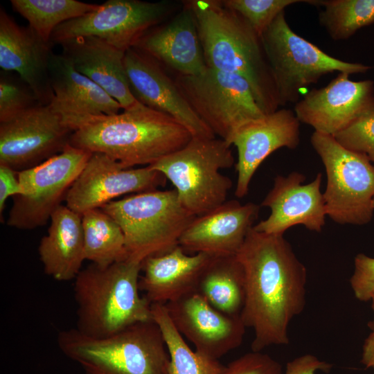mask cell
<instances>
[{
    "label": "cell",
    "instance_id": "23",
    "mask_svg": "<svg viewBox=\"0 0 374 374\" xmlns=\"http://www.w3.org/2000/svg\"><path fill=\"white\" fill-rule=\"evenodd\" d=\"M62 55L80 73L104 89L124 110L143 104L133 96L127 76L125 52L94 36H82L62 41Z\"/></svg>",
    "mask_w": 374,
    "mask_h": 374
},
{
    "label": "cell",
    "instance_id": "41",
    "mask_svg": "<svg viewBox=\"0 0 374 374\" xmlns=\"http://www.w3.org/2000/svg\"><path fill=\"white\" fill-rule=\"evenodd\" d=\"M373 208H374V199L373 201Z\"/></svg>",
    "mask_w": 374,
    "mask_h": 374
},
{
    "label": "cell",
    "instance_id": "12",
    "mask_svg": "<svg viewBox=\"0 0 374 374\" xmlns=\"http://www.w3.org/2000/svg\"><path fill=\"white\" fill-rule=\"evenodd\" d=\"M171 10L166 1L108 0L95 10L58 26L50 42L53 45L77 37L94 36L126 52Z\"/></svg>",
    "mask_w": 374,
    "mask_h": 374
},
{
    "label": "cell",
    "instance_id": "27",
    "mask_svg": "<svg viewBox=\"0 0 374 374\" xmlns=\"http://www.w3.org/2000/svg\"><path fill=\"white\" fill-rule=\"evenodd\" d=\"M196 292L217 310L240 316L245 299V279L236 256L213 257L202 274Z\"/></svg>",
    "mask_w": 374,
    "mask_h": 374
},
{
    "label": "cell",
    "instance_id": "22",
    "mask_svg": "<svg viewBox=\"0 0 374 374\" xmlns=\"http://www.w3.org/2000/svg\"><path fill=\"white\" fill-rule=\"evenodd\" d=\"M52 46L30 26L18 25L0 9V66L16 72L40 105H49L53 97L48 69Z\"/></svg>",
    "mask_w": 374,
    "mask_h": 374
},
{
    "label": "cell",
    "instance_id": "17",
    "mask_svg": "<svg viewBox=\"0 0 374 374\" xmlns=\"http://www.w3.org/2000/svg\"><path fill=\"white\" fill-rule=\"evenodd\" d=\"M322 177L319 172L311 182L303 184L306 178L301 172L277 175L261 203V206L270 209V214L254 225L253 229L267 234L283 235L290 227L303 225L310 231L321 232L327 215L321 191Z\"/></svg>",
    "mask_w": 374,
    "mask_h": 374
},
{
    "label": "cell",
    "instance_id": "3",
    "mask_svg": "<svg viewBox=\"0 0 374 374\" xmlns=\"http://www.w3.org/2000/svg\"><path fill=\"white\" fill-rule=\"evenodd\" d=\"M190 132L171 116L143 105L103 116L73 132L69 144L101 152L125 168L149 166L184 147Z\"/></svg>",
    "mask_w": 374,
    "mask_h": 374
},
{
    "label": "cell",
    "instance_id": "13",
    "mask_svg": "<svg viewBox=\"0 0 374 374\" xmlns=\"http://www.w3.org/2000/svg\"><path fill=\"white\" fill-rule=\"evenodd\" d=\"M73 131L51 105H39L0 123V165L19 172L60 153Z\"/></svg>",
    "mask_w": 374,
    "mask_h": 374
},
{
    "label": "cell",
    "instance_id": "42",
    "mask_svg": "<svg viewBox=\"0 0 374 374\" xmlns=\"http://www.w3.org/2000/svg\"></svg>",
    "mask_w": 374,
    "mask_h": 374
},
{
    "label": "cell",
    "instance_id": "21",
    "mask_svg": "<svg viewBox=\"0 0 374 374\" xmlns=\"http://www.w3.org/2000/svg\"><path fill=\"white\" fill-rule=\"evenodd\" d=\"M260 206L253 202L226 201L196 217L181 236L179 245L188 253L213 257L235 256L258 218Z\"/></svg>",
    "mask_w": 374,
    "mask_h": 374
},
{
    "label": "cell",
    "instance_id": "19",
    "mask_svg": "<svg viewBox=\"0 0 374 374\" xmlns=\"http://www.w3.org/2000/svg\"><path fill=\"white\" fill-rule=\"evenodd\" d=\"M299 143L300 121L289 109H278L242 125L231 140L238 151L235 195L242 198L248 193L254 173L268 156L282 148L295 149Z\"/></svg>",
    "mask_w": 374,
    "mask_h": 374
},
{
    "label": "cell",
    "instance_id": "10",
    "mask_svg": "<svg viewBox=\"0 0 374 374\" xmlns=\"http://www.w3.org/2000/svg\"><path fill=\"white\" fill-rule=\"evenodd\" d=\"M175 83L213 133L231 145L234 134L242 125L265 115L249 84L239 75L206 66L196 75H179Z\"/></svg>",
    "mask_w": 374,
    "mask_h": 374
},
{
    "label": "cell",
    "instance_id": "40",
    "mask_svg": "<svg viewBox=\"0 0 374 374\" xmlns=\"http://www.w3.org/2000/svg\"><path fill=\"white\" fill-rule=\"evenodd\" d=\"M371 300L372 301L371 307H372V309H373V313H374V295L373 296V297L371 298ZM373 326H374V318H373V321L370 324V327H371Z\"/></svg>",
    "mask_w": 374,
    "mask_h": 374
},
{
    "label": "cell",
    "instance_id": "11",
    "mask_svg": "<svg viewBox=\"0 0 374 374\" xmlns=\"http://www.w3.org/2000/svg\"><path fill=\"white\" fill-rule=\"evenodd\" d=\"M91 154L69 144L60 153L19 172L22 193L13 197L7 225L24 230L45 225Z\"/></svg>",
    "mask_w": 374,
    "mask_h": 374
},
{
    "label": "cell",
    "instance_id": "14",
    "mask_svg": "<svg viewBox=\"0 0 374 374\" xmlns=\"http://www.w3.org/2000/svg\"><path fill=\"white\" fill-rule=\"evenodd\" d=\"M166 180L162 173L149 166L125 168L104 153L92 152L68 190L66 206L82 215L123 195L158 190L166 185Z\"/></svg>",
    "mask_w": 374,
    "mask_h": 374
},
{
    "label": "cell",
    "instance_id": "38",
    "mask_svg": "<svg viewBox=\"0 0 374 374\" xmlns=\"http://www.w3.org/2000/svg\"><path fill=\"white\" fill-rule=\"evenodd\" d=\"M22 193L18 178V172L12 168L0 165V215L5 209L6 201L9 197H15Z\"/></svg>",
    "mask_w": 374,
    "mask_h": 374
},
{
    "label": "cell",
    "instance_id": "25",
    "mask_svg": "<svg viewBox=\"0 0 374 374\" xmlns=\"http://www.w3.org/2000/svg\"><path fill=\"white\" fill-rule=\"evenodd\" d=\"M134 47L181 75H196L206 67L195 16L186 5L168 24L148 32Z\"/></svg>",
    "mask_w": 374,
    "mask_h": 374
},
{
    "label": "cell",
    "instance_id": "6",
    "mask_svg": "<svg viewBox=\"0 0 374 374\" xmlns=\"http://www.w3.org/2000/svg\"><path fill=\"white\" fill-rule=\"evenodd\" d=\"M101 208L121 226L128 258H145L170 251L196 217L180 203L175 189L132 194Z\"/></svg>",
    "mask_w": 374,
    "mask_h": 374
},
{
    "label": "cell",
    "instance_id": "8",
    "mask_svg": "<svg viewBox=\"0 0 374 374\" xmlns=\"http://www.w3.org/2000/svg\"><path fill=\"white\" fill-rule=\"evenodd\" d=\"M260 39L280 106L296 104L302 89L328 73H363L372 68L332 57L301 37L290 27L285 11L261 34Z\"/></svg>",
    "mask_w": 374,
    "mask_h": 374
},
{
    "label": "cell",
    "instance_id": "37",
    "mask_svg": "<svg viewBox=\"0 0 374 374\" xmlns=\"http://www.w3.org/2000/svg\"><path fill=\"white\" fill-rule=\"evenodd\" d=\"M332 364L320 360L315 355L305 354L288 362L283 374H315L318 371L328 373Z\"/></svg>",
    "mask_w": 374,
    "mask_h": 374
},
{
    "label": "cell",
    "instance_id": "32",
    "mask_svg": "<svg viewBox=\"0 0 374 374\" xmlns=\"http://www.w3.org/2000/svg\"><path fill=\"white\" fill-rule=\"evenodd\" d=\"M222 3L242 17L260 37L285 8L308 0H223Z\"/></svg>",
    "mask_w": 374,
    "mask_h": 374
},
{
    "label": "cell",
    "instance_id": "4",
    "mask_svg": "<svg viewBox=\"0 0 374 374\" xmlns=\"http://www.w3.org/2000/svg\"><path fill=\"white\" fill-rule=\"evenodd\" d=\"M141 262L126 259L107 267L91 263L73 280L76 329L93 337L152 321V303L139 289Z\"/></svg>",
    "mask_w": 374,
    "mask_h": 374
},
{
    "label": "cell",
    "instance_id": "31",
    "mask_svg": "<svg viewBox=\"0 0 374 374\" xmlns=\"http://www.w3.org/2000/svg\"><path fill=\"white\" fill-rule=\"evenodd\" d=\"M307 3L323 8L319 24L336 41L347 39L374 24V0H308Z\"/></svg>",
    "mask_w": 374,
    "mask_h": 374
},
{
    "label": "cell",
    "instance_id": "16",
    "mask_svg": "<svg viewBox=\"0 0 374 374\" xmlns=\"http://www.w3.org/2000/svg\"><path fill=\"white\" fill-rule=\"evenodd\" d=\"M164 305L178 332L203 356L219 361L242 343L247 328L240 316L217 310L197 292Z\"/></svg>",
    "mask_w": 374,
    "mask_h": 374
},
{
    "label": "cell",
    "instance_id": "28",
    "mask_svg": "<svg viewBox=\"0 0 374 374\" xmlns=\"http://www.w3.org/2000/svg\"><path fill=\"white\" fill-rule=\"evenodd\" d=\"M85 260L107 267L128 259L121 226L101 208L82 215Z\"/></svg>",
    "mask_w": 374,
    "mask_h": 374
},
{
    "label": "cell",
    "instance_id": "7",
    "mask_svg": "<svg viewBox=\"0 0 374 374\" xmlns=\"http://www.w3.org/2000/svg\"><path fill=\"white\" fill-rule=\"evenodd\" d=\"M231 147L220 138L192 136L184 147L149 166L170 180L181 205L199 216L226 201L233 183L220 170L235 163Z\"/></svg>",
    "mask_w": 374,
    "mask_h": 374
},
{
    "label": "cell",
    "instance_id": "39",
    "mask_svg": "<svg viewBox=\"0 0 374 374\" xmlns=\"http://www.w3.org/2000/svg\"><path fill=\"white\" fill-rule=\"evenodd\" d=\"M371 328L372 332L364 341L361 358V363L366 368H374V326Z\"/></svg>",
    "mask_w": 374,
    "mask_h": 374
},
{
    "label": "cell",
    "instance_id": "35",
    "mask_svg": "<svg viewBox=\"0 0 374 374\" xmlns=\"http://www.w3.org/2000/svg\"><path fill=\"white\" fill-rule=\"evenodd\" d=\"M280 364L270 355L251 351L224 365L219 374H283Z\"/></svg>",
    "mask_w": 374,
    "mask_h": 374
},
{
    "label": "cell",
    "instance_id": "30",
    "mask_svg": "<svg viewBox=\"0 0 374 374\" xmlns=\"http://www.w3.org/2000/svg\"><path fill=\"white\" fill-rule=\"evenodd\" d=\"M13 10L28 22L43 40L50 42L54 30L60 24L95 10L97 4L76 0H11Z\"/></svg>",
    "mask_w": 374,
    "mask_h": 374
},
{
    "label": "cell",
    "instance_id": "18",
    "mask_svg": "<svg viewBox=\"0 0 374 374\" xmlns=\"http://www.w3.org/2000/svg\"><path fill=\"white\" fill-rule=\"evenodd\" d=\"M124 64L130 90L140 103L171 116L192 136L215 137L154 59L132 47L125 52Z\"/></svg>",
    "mask_w": 374,
    "mask_h": 374
},
{
    "label": "cell",
    "instance_id": "2",
    "mask_svg": "<svg viewBox=\"0 0 374 374\" xmlns=\"http://www.w3.org/2000/svg\"><path fill=\"white\" fill-rule=\"evenodd\" d=\"M184 4L195 16L206 66L244 78L265 114L278 109L260 37L247 21L222 1L192 0Z\"/></svg>",
    "mask_w": 374,
    "mask_h": 374
},
{
    "label": "cell",
    "instance_id": "26",
    "mask_svg": "<svg viewBox=\"0 0 374 374\" xmlns=\"http://www.w3.org/2000/svg\"><path fill=\"white\" fill-rule=\"evenodd\" d=\"M44 273L57 281L74 280L85 260L82 215L60 206L38 247Z\"/></svg>",
    "mask_w": 374,
    "mask_h": 374
},
{
    "label": "cell",
    "instance_id": "29",
    "mask_svg": "<svg viewBox=\"0 0 374 374\" xmlns=\"http://www.w3.org/2000/svg\"><path fill=\"white\" fill-rule=\"evenodd\" d=\"M153 321L159 326L169 355L168 374H219L224 367L218 360L193 350L172 323L164 304H152Z\"/></svg>",
    "mask_w": 374,
    "mask_h": 374
},
{
    "label": "cell",
    "instance_id": "9",
    "mask_svg": "<svg viewBox=\"0 0 374 374\" xmlns=\"http://www.w3.org/2000/svg\"><path fill=\"white\" fill-rule=\"evenodd\" d=\"M310 142L326 170L327 215L340 224L365 225L373 215L374 165L341 146L333 136L314 132Z\"/></svg>",
    "mask_w": 374,
    "mask_h": 374
},
{
    "label": "cell",
    "instance_id": "20",
    "mask_svg": "<svg viewBox=\"0 0 374 374\" xmlns=\"http://www.w3.org/2000/svg\"><path fill=\"white\" fill-rule=\"evenodd\" d=\"M48 69L53 92L50 105L73 132L96 118L118 114L122 109L62 54L51 53Z\"/></svg>",
    "mask_w": 374,
    "mask_h": 374
},
{
    "label": "cell",
    "instance_id": "15",
    "mask_svg": "<svg viewBox=\"0 0 374 374\" xmlns=\"http://www.w3.org/2000/svg\"><path fill=\"white\" fill-rule=\"evenodd\" d=\"M339 73L328 84L313 89L294 105L300 123L334 136L359 118L374 112V82L353 81Z\"/></svg>",
    "mask_w": 374,
    "mask_h": 374
},
{
    "label": "cell",
    "instance_id": "34",
    "mask_svg": "<svg viewBox=\"0 0 374 374\" xmlns=\"http://www.w3.org/2000/svg\"><path fill=\"white\" fill-rule=\"evenodd\" d=\"M333 136L341 146L365 155L374 165V112L359 118Z\"/></svg>",
    "mask_w": 374,
    "mask_h": 374
},
{
    "label": "cell",
    "instance_id": "1",
    "mask_svg": "<svg viewBox=\"0 0 374 374\" xmlns=\"http://www.w3.org/2000/svg\"><path fill=\"white\" fill-rule=\"evenodd\" d=\"M244 274L240 318L253 331L251 350L290 343L289 326L306 305L307 269L283 235L252 227L235 255Z\"/></svg>",
    "mask_w": 374,
    "mask_h": 374
},
{
    "label": "cell",
    "instance_id": "24",
    "mask_svg": "<svg viewBox=\"0 0 374 374\" xmlns=\"http://www.w3.org/2000/svg\"><path fill=\"white\" fill-rule=\"evenodd\" d=\"M213 256L189 254L179 244L141 262L139 289L152 303L166 304L196 292L202 274Z\"/></svg>",
    "mask_w": 374,
    "mask_h": 374
},
{
    "label": "cell",
    "instance_id": "5",
    "mask_svg": "<svg viewBox=\"0 0 374 374\" xmlns=\"http://www.w3.org/2000/svg\"><path fill=\"white\" fill-rule=\"evenodd\" d=\"M57 343L85 374H168L169 353L153 320L104 337H89L76 328L63 330Z\"/></svg>",
    "mask_w": 374,
    "mask_h": 374
},
{
    "label": "cell",
    "instance_id": "36",
    "mask_svg": "<svg viewBox=\"0 0 374 374\" xmlns=\"http://www.w3.org/2000/svg\"><path fill=\"white\" fill-rule=\"evenodd\" d=\"M350 285L357 299L371 301L374 295V258L362 253L356 255Z\"/></svg>",
    "mask_w": 374,
    "mask_h": 374
},
{
    "label": "cell",
    "instance_id": "33",
    "mask_svg": "<svg viewBox=\"0 0 374 374\" xmlns=\"http://www.w3.org/2000/svg\"><path fill=\"white\" fill-rule=\"evenodd\" d=\"M40 105L29 86L21 78L1 73L0 78V123L9 121Z\"/></svg>",
    "mask_w": 374,
    "mask_h": 374
}]
</instances>
